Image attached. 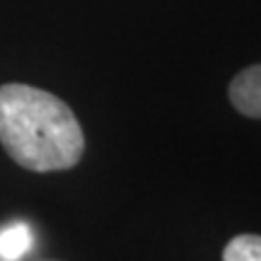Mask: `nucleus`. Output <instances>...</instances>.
Instances as JSON below:
<instances>
[{
    "label": "nucleus",
    "instance_id": "f257e3e1",
    "mask_svg": "<svg viewBox=\"0 0 261 261\" xmlns=\"http://www.w3.org/2000/svg\"><path fill=\"white\" fill-rule=\"evenodd\" d=\"M0 143L29 172L70 169L85 150L73 109L56 94L17 83L0 87Z\"/></svg>",
    "mask_w": 261,
    "mask_h": 261
},
{
    "label": "nucleus",
    "instance_id": "f03ea898",
    "mask_svg": "<svg viewBox=\"0 0 261 261\" xmlns=\"http://www.w3.org/2000/svg\"><path fill=\"white\" fill-rule=\"evenodd\" d=\"M230 102L244 116L261 119V63L234 75L230 83Z\"/></svg>",
    "mask_w": 261,
    "mask_h": 261
},
{
    "label": "nucleus",
    "instance_id": "7ed1b4c3",
    "mask_svg": "<svg viewBox=\"0 0 261 261\" xmlns=\"http://www.w3.org/2000/svg\"><path fill=\"white\" fill-rule=\"evenodd\" d=\"M34 234L27 223H10L0 230V261H19L32 249Z\"/></svg>",
    "mask_w": 261,
    "mask_h": 261
},
{
    "label": "nucleus",
    "instance_id": "20e7f679",
    "mask_svg": "<svg viewBox=\"0 0 261 261\" xmlns=\"http://www.w3.org/2000/svg\"><path fill=\"white\" fill-rule=\"evenodd\" d=\"M223 261H261V234H240L230 240Z\"/></svg>",
    "mask_w": 261,
    "mask_h": 261
}]
</instances>
